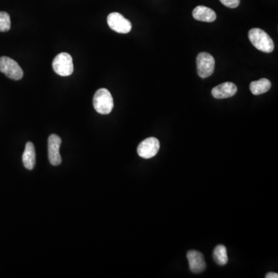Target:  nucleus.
I'll list each match as a JSON object with an SVG mask.
<instances>
[{"label":"nucleus","instance_id":"obj_1","mask_svg":"<svg viewBox=\"0 0 278 278\" xmlns=\"http://www.w3.org/2000/svg\"><path fill=\"white\" fill-rule=\"evenodd\" d=\"M250 41L260 51L272 53L275 49V43L272 38L263 29L254 28L248 33Z\"/></svg>","mask_w":278,"mask_h":278},{"label":"nucleus","instance_id":"obj_2","mask_svg":"<svg viewBox=\"0 0 278 278\" xmlns=\"http://www.w3.org/2000/svg\"><path fill=\"white\" fill-rule=\"evenodd\" d=\"M93 105L97 113L110 114L114 108V101L110 91L106 88L97 90L93 98Z\"/></svg>","mask_w":278,"mask_h":278},{"label":"nucleus","instance_id":"obj_3","mask_svg":"<svg viewBox=\"0 0 278 278\" xmlns=\"http://www.w3.org/2000/svg\"><path fill=\"white\" fill-rule=\"evenodd\" d=\"M52 66L55 73L62 77L71 75L73 72V59L67 53H60L56 55Z\"/></svg>","mask_w":278,"mask_h":278},{"label":"nucleus","instance_id":"obj_4","mask_svg":"<svg viewBox=\"0 0 278 278\" xmlns=\"http://www.w3.org/2000/svg\"><path fill=\"white\" fill-rule=\"evenodd\" d=\"M0 72L12 80H19L23 77V71L17 62L8 56L0 57Z\"/></svg>","mask_w":278,"mask_h":278},{"label":"nucleus","instance_id":"obj_5","mask_svg":"<svg viewBox=\"0 0 278 278\" xmlns=\"http://www.w3.org/2000/svg\"><path fill=\"white\" fill-rule=\"evenodd\" d=\"M197 72L201 78H207L211 76L215 68V60L214 56L206 52L199 53L196 58Z\"/></svg>","mask_w":278,"mask_h":278},{"label":"nucleus","instance_id":"obj_6","mask_svg":"<svg viewBox=\"0 0 278 278\" xmlns=\"http://www.w3.org/2000/svg\"><path fill=\"white\" fill-rule=\"evenodd\" d=\"M108 26L118 33H128L132 30V23L119 12H111L108 15Z\"/></svg>","mask_w":278,"mask_h":278},{"label":"nucleus","instance_id":"obj_7","mask_svg":"<svg viewBox=\"0 0 278 278\" xmlns=\"http://www.w3.org/2000/svg\"><path fill=\"white\" fill-rule=\"evenodd\" d=\"M160 148V143L157 138L151 137L142 141L138 145L137 152L143 159H151L157 155Z\"/></svg>","mask_w":278,"mask_h":278},{"label":"nucleus","instance_id":"obj_8","mask_svg":"<svg viewBox=\"0 0 278 278\" xmlns=\"http://www.w3.org/2000/svg\"><path fill=\"white\" fill-rule=\"evenodd\" d=\"M61 145V138L57 135H50L48 138V156L49 160L53 166H59L62 159L60 154V147Z\"/></svg>","mask_w":278,"mask_h":278},{"label":"nucleus","instance_id":"obj_9","mask_svg":"<svg viewBox=\"0 0 278 278\" xmlns=\"http://www.w3.org/2000/svg\"><path fill=\"white\" fill-rule=\"evenodd\" d=\"M187 259L190 269L195 274H200L206 269L205 260L202 253L197 251H190L187 253Z\"/></svg>","mask_w":278,"mask_h":278},{"label":"nucleus","instance_id":"obj_10","mask_svg":"<svg viewBox=\"0 0 278 278\" xmlns=\"http://www.w3.org/2000/svg\"><path fill=\"white\" fill-rule=\"evenodd\" d=\"M237 91V87L234 83L225 82L217 87H214L212 90V95L217 99L228 98L235 95Z\"/></svg>","mask_w":278,"mask_h":278},{"label":"nucleus","instance_id":"obj_11","mask_svg":"<svg viewBox=\"0 0 278 278\" xmlns=\"http://www.w3.org/2000/svg\"><path fill=\"white\" fill-rule=\"evenodd\" d=\"M193 16L195 19L202 22H212L217 19V14L213 9L204 6L198 5L193 11Z\"/></svg>","mask_w":278,"mask_h":278},{"label":"nucleus","instance_id":"obj_12","mask_svg":"<svg viewBox=\"0 0 278 278\" xmlns=\"http://www.w3.org/2000/svg\"><path fill=\"white\" fill-rule=\"evenodd\" d=\"M22 162L26 169L32 170L36 164V152L34 145L32 142H29L26 144L25 150L22 154Z\"/></svg>","mask_w":278,"mask_h":278},{"label":"nucleus","instance_id":"obj_13","mask_svg":"<svg viewBox=\"0 0 278 278\" xmlns=\"http://www.w3.org/2000/svg\"><path fill=\"white\" fill-rule=\"evenodd\" d=\"M272 87V83L266 78L260 79L259 80L253 81L250 84V90L251 93L255 95L265 94L268 92Z\"/></svg>","mask_w":278,"mask_h":278},{"label":"nucleus","instance_id":"obj_14","mask_svg":"<svg viewBox=\"0 0 278 278\" xmlns=\"http://www.w3.org/2000/svg\"><path fill=\"white\" fill-rule=\"evenodd\" d=\"M213 256H214V261H216L217 265L224 266V265H227V262H228L227 248L224 245H218V246L216 247Z\"/></svg>","mask_w":278,"mask_h":278},{"label":"nucleus","instance_id":"obj_15","mask_svg":"<svg viewBox=\"0 0 278 278\" xmlns=\"http://www.w3.org/2000/svg\"><path fill=\"white\" fill-rule=\"evenodd\" d=\"M11 21L9 14L0 12V32H7L10 29Z\"/></svg>","mask_w":278,"mask_h":278},{"label":"nucleus","instance_id":"obj_16","mask_svg":"<svg viewBox=\"0 0 278 278\" xmlns=\"http://www.w3.org/2000/svg\"><path fill=\"white\" fill-rule=\"evenodd\" d=\"M220 1L225 6L231 8V9H234V8L238 7L240 2H241V0H220Z\"/></svg>","mask_w":278,"mask_h":278},{"label":"nucleus","instance_id":"obj_17","mask_svg":"<svg viewBox=\"0 0 278 278\" xmlns=\"http://www.w3.org/2000/svg\"><path fill=\"white\" fill-rule=\"evenodd\" d=\"M266 278H278V275L277 273H273V272H270V273L267 274Z\"/></svg>","mask_w":278,"mask_h":278}]
</instances>
